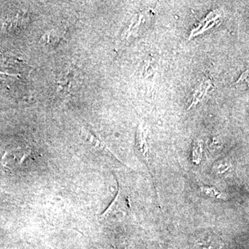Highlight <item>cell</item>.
<instances>
[{"label":"cell","instance_id":"cell-7","mask_svg":"<svg viewBox=\"0 0 249 249\" xmlns=\"http://www.w3.org/2000/svg\"><path fill=\"white\" fill-rule=\"evenodd\" d=\"M248 77H249V71L247 70V71H246L245 73H242V75H241V77L240 79L238 80V81L236 83V84H237V83H240V82H242V80H248Z\"/></svg>","mask_w":249,"mask_h":249},{"label":"cell","instance_id":"cell-2","mask_svg":"<svg viewBox=\"0 0 249 249\" xmlns=\"http://www.w3.org/2000/svg\"><path fill=\"white\" fill-rule=\"evenodd\" d=\"M129 209V201L122 189L119 187L117 194L104 213L101 215L103 219L124 217Z\"/></svg>","mask_w":249,"mask_h":249},{"label":"cell","instance_id":"cell-3","mask_svg":"<svg viewBox=\"0 0 249 249\" xmlns=\"http://www.w3.org/2000/svg\"><path fill=\"white\" fill-rule=\"evenodd\" d=\"M196 249H222L224 244L220 237L212 232H204L195 241Z\"/></svg>","mask_w":249,"mask_h":249},{"label":"cell","instance_id":"cell-5","mask_svg":"<svg viewBox=\"0 0 249 249\" xmlns=\"http://www.w3.org/2000/svg\"><path fill=\"white\" fill-rule=\"evenodd\" d=\"M201 191L203 193H204L206 196H210L211 198L217 199H225V196L217 189H216L214 187L210 186H201L200 187Z\"/></svg>","mask_w":249,"mask_h":249},{"label":"cell","instance_id":"cell-1","mask_svg":"<svg viewBox=\"0 0 249 249\" xmlns=\"http://www.w3.org/2000/svg\"><path fill=\"white\" fill-rule=\"evenodd\" d=\"M33 155L34 151L29 147L10 148L2 157L3 165L10 170L19 169L27 160H30Z\"/></svg>","mask_w":249,"mask_h":249},{"label":"cell","instance_id":"cell-4","mask_svg":"<svg viewBox=\"0 0 249 249\" xmlns=\"http://www.w3.org/2000/svg\"><path fill=\"white\" fill-rule=\"evenodd\" d=\"M81 137L83 141L86 142L88 145H90L96 150H101V151H106L111 153L107 147L106 146L104 142H101L99 139L93 133L91 129L88 127H83L81 131Z\"/></svg>","mask_w":249,"mask_h":249},{"label":"cell","instance_id":"cell-6","mask_svg":"<svg viewBox=\"0 0 249 249\" xmlns=\"http://www.w3.org/2000/svg\"><path fill=\"white\" fill-rule=\"evenodd\" d=\"M137 142H138V146L141 155L144 160H147V157H148V148H147L146 139L141 131L138 134Z\"/></svg>","mask_w":249,"mask_h":249}]
</instances>
